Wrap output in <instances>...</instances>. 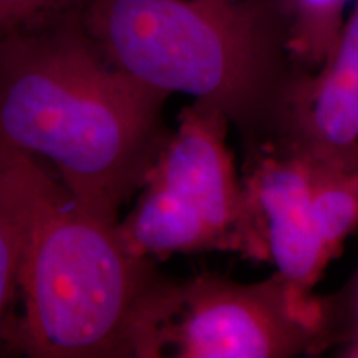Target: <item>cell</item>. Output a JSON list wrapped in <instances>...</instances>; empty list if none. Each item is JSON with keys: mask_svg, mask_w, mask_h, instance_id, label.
Instances as JSON below:
<instances>
[{"mask_svg": "<svg viewBox=\"0 0 358 358\" xmlns=\"http://www.w3.org/2000/svg\"><path fill=\"white\" fill-rule=\"evenodd\" d=\"M332 302V315H334V340L337 332L342 329L343 335H350V347H348V355L358 357V274L353 282L350 297L345 295L342 299V306Z\"/></svg>", "mask_w": 358, "mask_h": 358, "instance_id": "cell-13", "label": "cell"}, {"mask_svg": "<svg viewBox=\"0 0 358 358\" xmlns=\"http://www.w3.org/2000/svg\"><path fill=\"white\" fill-rule=\"evenodd\" d=\"M73 0H0V37L58 8H71Z\"/></svg>", "mask_w": 358, "mask_h": 358, "instance_id": "cell-12", "label": "cell"}, {"mask_svg": "<svg viewBox=\"0 0 358 358\" xmlns=\"http://www.w3.org/2000/svg\"><path fill=\"white\" fill-rule=\"evenodd\" d=\"M19 250L10 227L0 217V352L7 345L13 306L19 299Z\"/></svg>", "mask_w": 358, "mask_h": 358, "instance_id": "cell-11", "label": "cell"}, {"mask_svg": "<svg viewBox=\"0 0 358 358\" xmlns=\"http://www.w3.org/2000/svg\"><path fill=\"white\" fill-rule=\"evenodd\" d=\"M243 181L256 209L267 261L297 297L312 301L313 287L332 262L312 216V164L268 151L245 158Z\"/></svg>", "mask_w": 358, "mask_h": 358, "instance_id": "cell-7", "label": "cell"}, {"mask_svg": "<svg viewBox=\"0 0 358 358\" xmlns=\"http://www.w3.org/2000/svg\"><path fill=\"white\" fill-rule=\"evenodd\" d=\"M0 217L19 250L8 350L34 358H153L169 285L118 222L80 203L40 159L0 145Z\"/></svg>", "mask_w": 358, "mask_h": 358, "instance_id": "cell-1", "label": "cell"}, {"mask_svg": "<svg viewBox=\"0 0 358 358\" xmlns=\"http://www.w3.org/2000/svg\"><path fill=\"white\" fill-rule=\"evenodd\" d=\"M169 95L106 60L77 8L0 37V145L45 159L85 208L120 221L169 131Z\"/></svg>", "mask_w": 358, "mask_h": 358, "instance_id": "cell-2", "label": "cell"}, {"mask_svg": "<svg viewBox=\"0 0 358 358\" xmlns=\"http://www.w3.org/2000/svg\"><path fill=\"white\" fill-rule=\"evenodd\" d=\"M330 343V303L302 301L277 272L252 284L203 274L169 282L153 358H292Z\"/></svg>", "mask_w": 358, "mask_h": 358, "instance_id": "cell-4", "label": "cell"}, {"mask_svg": "<svg viewBox=\"0 0 358 358\" xmlns=\"http://www.w3.org/2000/svg\"><path fill=\"white\" fill-rule=\"evenodd\" d=\"M229 129L221 111L191 101L179 113L146 182L164 187L194 209L227 250L267 261L256 209L227 146Z\"/></svg>", "mask_w": 358, "mask_h": 358, "instance_id": "cell-5", "label": "cell"}, {"mask_svg": "<svg viewBox=\"0 0 358 358\" xmlns=\"http://www.w3.org/2000/svg\"><path fill=\"white\" fill-rule=\"evenodd\" d=\"M277 153L334 171L358 169V0L324 65L295 90Z\"/></svg>", "mask_w": 358, "mask_h": 358, "instance_id": "cell-6", "label": "cell"}, {"mask_svg": "<svg viewBox=\"0 0 358 358\" xmlns=\"http://www.w3.org/2000/svg\"><path fill=\"white\" fill-rule=\"evenodd\" d=\"M350 0H290L292 45L299 65L315 73L332 52Z\"/></svg>", "mask_w": 358, "mask_h": 358, "instance_id": "cell-10", "label": "cell"}, {"mask_svg": "<svg viewBox=\"0 0 358 358\" xmlns=\"http://www.w3.org/2000/svg\"><path fill=\"white\" fill-rule=\"evenodd\" d=\"M312 216L327 256L334 261L358 229V169L312 166Z\"/></svg>", "mask_w": 358, "mask_h": 358, "instance_id": "cell-9", "label": "cell"}, {"mask_svg": "<svg viewBox=\"0 0 358 358\" xmlns=\"http://www.w3.org/2000/svg\"><path fill=\"white\" fill-rule=\"evenodd\" d=\"M136 206L118 227L134 252L150 259L173 254L227 250L222 237L173 192L145 182Z\"/></svg>", "mask_w": 358, "mask_h": 358, "instance_id": "cell-8", "label": "cell"}, {"mask_svg": "<svg viewBox=\"0 0 358 358\" xmlns=\"http://www.w3.org/2000/svg\"><path fill=\"white\" fill-rule=\"evenodd\" d=\"M111 65L148 88L221 111L245 158L277 151L307 71L290 0H75Z\"/></svg>", "mask_w": 358, "mask_h": 358, "instance_id": "cell-3", "label": "cell"}]
</instances>
